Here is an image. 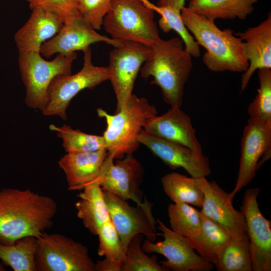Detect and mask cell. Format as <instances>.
Listing matches in <instances>:
<instances>
[{
	"instance_id": "cell-9",
	"label": "cell",
	"mask_w": 271,
	"mask_h": 271,
	"mask_svg": "<svg viewBox=\"0 0 271 271\" xmlns=\"http://www.w3.org/2000/svg\"><path fill=\"white\" fill-rule=\"evenodd\" d=\"M151 51V47L141 43L121 41L110 52L108 80L116 100L115 112L125 105L132 94L138 75Z\"/></svg>"
},
{
	"instance_id": "cell-35",
	"label": "cell",
	"mask_w": 271,
	"mask_h": 271,
	"mask_svg": "<svg viewBox=\"0 0 271 271\" xmlns=\"http://www.w3.org/2000/svg\"><path fill=\"white\" fill-rule=\"evenodd\" d=\"M112 0H77L80 14L96 30L102 26L104 18L108 13Z\"/></svg>"
},
{
	"instance_id": "cell-33",
	"label": "cell",
	"mask_w": 271,
	"mask_h": 271,
	"mask_svg": "<svg viewBox=\"0 0 271 271\" xmlns=\"http://www.w3.org/2000/svg\"><path fill=\"white\" fill-rule=\"evenodd\" d=\"M97 235L99 239L98 255L123 262L125 257V251L110 219L100 227Z\"/></svg>"
},
{
	"instance_id": "cell-25",
	"label": "cell",
	"mask_w": 271,
	"mask_h": 271,
	"mask_svg": "<svg viewBox=\"0 0 271 271\" xmlns=\"http://www.w3.org/2000/svg\"><path fill=\"white\" fill-rule=\"evenodd\" d=\"M171 229L185 237L194 249L201 230V214L192 205L173 203L168 207Z\"/></svg>"
},
{
	"instance_id": "cell-5",
	"label": "cell",
	"mask_w": 271,
	"mask_h": 271,
	"mask_svg": "<svg viewBox=\"0 0 271 271\" xmlns=\"http://www.w3.org/2000/svg\"><path fill=\"white\" fill-rule=\"evenodd\" d=\"M154 12L147 0H112L102 26L114 40L151 47L161 38Z\"/></svg>"
},
{
	"instance_id": "cell-11",
	"label": "cell",
	"mask_w": 271,
	"mask_h": 271,
	"mask_svg": "<svg viewBox=\"0 0 271 271\" xmlns=\"http://www.w3.org/2000/svg\"><path fill=\"white\" fill-rule=\"evenodd\" d=\"M114 158L107 155L97 178V182L102 190L111 192L123 200H131L137 205H143L144 194L140 186L143 181L144 171L132 154L126 155L115 162Z\"/></svg>"
},
{
	"instance_id": "cell-21",
	"label": "cell",
	"mask_w": 271,
	"mask_h": 271,
	"mask_svg": "<svg viewBox=\"0 0 271 271\" xmlns=\"http://www.w3.org/2000/svg\"><path fill=\"white\" fill-rule=\"evenodd\" d=\"M108 155L106 149L83 153H67L58 161L69 190H82L98 176Z\"/></svg>"
},
{
	"instance_id": "cell-3",
	"label": "cell",
	"mask_w": 271,
	"mask_h": 271,
	"mask_svg": "<svg viewBox=\"0 0 271 271\" xmlns=\"http://www.w3.org/2000/svg\"><path fill=\"white\" fill-rule=\"evenodd\" d=\"M151 48L140 70L142 77H152L151 83L160 87L165 102L171 106L181 107L185 85L193 67L192 56L180 37L160 38Z\"/></svg>"
},
{
	"instance_id": "cell-26",
	"label": "cell",
	"mask_w": 271,
	"mask_h": 271,
	"mask_svg": "<svg viewBox=\"0 0 271 271\" xmlns=\"http://www.w3.org/2000/svg\"><path fill=\"white\" fill-rule=\"evenodd\" d=\"M201 222L200 234L194 249L203 259L214 265L231 238L221 227L202 214Z\"/></svg>"
},
{
	"instance_id": "cell-12",
	"label": "cell",
	"mask_w": 271,
	"mask_h": 271,
	"mask_svg": "<svg viewBox=\"0 0 271 271\" xmlns=\"http://www.w3.org/2000/svg\"><path fill=\"white\" fill-rule=\"evenodd\" d=\"M103 192L110 220L125 252L131 239L138 234L144 235L152 241L156 240L157 222L152 213V204L148 201L143 205L132 206L111 192L103 190Z\"/></svg>"
},
{
	"instance_id": "cell-20",
	"label": "cell",
	"mask_w": 271,
	"mask_h": 271,
	"mask_svg": "<svg viewBox=\"0 0 271 271\" xmlns=\"http://www.w3.org/2000/svg\"><path fill=\"white\" fill-rule=\"evenodd\" d=\"M63 22L58 16L40 8L32 10L31 15L14 35L19 52H39L42 45L56 35Z\"/></svg>"
},
{
	"instance_id": "cell-29",
	"label": "cell",
	"mask_w": 271,
	"mask_h": 271,
	"mask_svg": "<svg viewBox=\"0 0 271 271\" xmlns=\"http://www.w3.org/2000/svg\"><path fill=\"white\" fill-rule=\"evenodd\" d=\"M214 266L218 271H252L249 240L231 239Z\"/></svg>"
},
{
	"instance_id": "cell-32",
	"label": "cell",
	"mask_w": 271,
	"mask_h": 271,
	"mask_svg": "<svg viewBox=\"0 0 271 271\" xmlns=\"http://www.w3.org/2000/svg\"><path fill=\"white\" fill-rule=\"evenodd\" d=\"M259 87L247 112L249 117L271 121V70H258Z\"/></svg>"
},
{
	"instance_id": "cell-38",
	"label": "cell",
	"mask_w": 271,
	"mask_h": 271,
	"mask_svg": "<svg viewBox=\"0 0 271 271\" xmlns=\"http://www.w3.org/2000/svg\"><path fill=\"white\" fill-rule=\"evenodd\" d=\"M6 269H5L4 264L0 262V271H5Z\"/></svg>"
},
{
	"instance_id": "cell-15",
	"label": "cell",
	"mask_w": 271,
	"mask_h": 271,
	"mask_svg": "<svg viewBox=\"0 0 271 271\" xmlns=\"http://www.w3.org/2000/svg\"><path fill=\"white\" fill-rule=\"evenodd\" d=\"M202 188L204 198L201 213L224 230L231 239L248 240L244 216L233 207L229 193L206 177L202 179Z\"/></svg>"
},
{
	"instance_id": "cell-16",
	"label": "cell",
	"mask_w": 271,
	"mask_h": 271,
	"mask_svg": "<svg viewBox=\"0 0 271 271\" xmlns=\"http://www.w3.org/2000/svg\"><path fill=\"white\" fill-rule=\"evenodd\" d=\"M138 141L172 169L182 168L194 178L206 177L211 173L209 159L203 153L156 137L144 129Z\"/></svg>"
},
{
	"instance_id": "cell-30",
	"label": "cell",
	"mask_w": 271,
	"mask_h": 271,
	"mask_svg": "<svg viewBox=\"0 0 271 271\" xmlns=\"http://www.w3.org/2000/svg\"><path fill=\"white\" fill-rule=\"evenodd\" d=\"M153 7L161 15L158 22L160 29L165 33L175 31L182 40L186 50L192 57H199L201 54L200 46L183 23L181 11L170 7H158L154 5Z\"/></svg>"
},
{
	"instance_id": "cell-23",
	"label": "cell",
	"mask_w": 271,
	"mask_h": 271,
	"mask_svg": "<svg viewBox=\"0 0 271 271\" xmlns=\"http://www.w3.org/2000/svg\"><path fill=\"white\" fill-rule=\"evenodd\" d=\"M259 0H191L188 8L209 19L245 20Z\"/></svg>"
},
{
	"instance_id": "cell-1",
	"label": "cell",
	"mask_w": 271,
	"mask_h": 271,
	"mask_svg": "<svg viewBox=\"0 0 271 271\" xmlns=\"http://www.w3.org/2000/svg\"><path fill=\"white\" fill-rule=\"evenodd\" d=\"M57 205L51 197L29 189L0 190V243H14L26 236H40L53 225Z\"/></svg>"
},
{
	"instance_id": "cell-8",
	"label": "cell",
	"mask_w": 271,
	"mask_h": 271,
	"mask_svg": "<svg viewBox=\"0 0 271 271\" xmlns=\"http://www.w3.org/2000/svg\"><path fill=\"white\" fill-rule=\"evenodd\" d=\"M37 271H95V262L82 243L59 233L37 238Z\"/></svg>"
},
{
	"instance_id": "cell-17",
	"label": "cell",
	"mask_w": 271,
	"mask_h": 271,
	"mask_svg": "<svg viewBox=\"0 0 271 271\" xmlns=\"http://www.w3.org/2000/svg\"><path fill=\"white\" fill-rule=\"evenodd\" d=\"M104 42L115 47L121 41L100 35L79 14L63 23L59 32L41 46L40 54L49 58L55 54H70L84 51L90 45Z\"/></svg>"
},
{
	"instance_id": "cell-28",
	"label": "cell",
	"mask_w": 271,
	"mask_h": 271,
	"mask_svg": "<svg viewBox=\"0 0 271 271\" xmlns=\"http://www.w3.org/2000/svg\"><path fill=\"white\" fill-rule=\"evenodd\" d=\"M49 129L55 131L57 137L62 140V146L66 153L90 152L106 149L102 136L86 133L66 124L59 126L51 124Z\"/></svg>"
},
{
	"instance_id": "cell-27",
	"label": "cell",
	"mask_w": 271,
	"mask_h": 271,
	"mask_svg": "<svg viewBox=\"0 0 271 271\" xmlns=\"http://www.w3.org/2000/svg\"><path fill=\"white\" fill-rule=\"evenodd\" d=\"M37 238L23 237L14 243H0V260L14 271H37L35 254Z\"/></svg>"
},
{
	"instance_id": "cell-10",
	"label": "cell",
	"mask_w": 271,
	"mask_h": 271,
	"mask_svg": "<svg viewBox=\"0 0 271 271\" xmlns=\"http://www.w3.org/2000/svg\"><path fill=\"white\" fill-rule=\"evenodd\" d=\"M270 154L271 121L249 117L241 138L237 179L233 191L229 193L232 200L253 180L256 171L270 158Z\"/></svg>"
},
{
	"instance_id": "cell-24",
	"label": "cell",
	"mask_w": 271,
	"mask_h": 271,
	"mask_svg": "<svg viewBox=\"0 0 271 271\" xmlns=\"http://www.w3.org/2000/svg\"><path fill=\"white\" fill-rule=\"evenodd\" d=\"M202 178L172 172L165 175L161 183L165 193L173 203H185L201 208L204 198Z\"/></svg>"
},
{
	"instance_id": "cell-6",
	"label": "cell",
	"mask_w": 271,
	"mask_h": 271,
	"mask_svg": "<svg viewBox=\"0 0 271 271\" xmlns=\"http://www.w3.org/2000/svg\"><path fill=\"white\" fill-rule=\"evenodd\" d=\"M76 53L58 54L51 61L39 52H19L18 63L26 88L25 102L30 108L42 111L48 103V89L52 81L60 75L71 74Z\"/></svg>"
},
{
	"instance_id": "cell-7",
	"label": "cell",
	"mask_w": 271,
	"mask_h": 271,
	"mask_svg": "<svg viewBox=\"0 0 271 271\" xmlns=\"http://www.w3.org/2000/svg\"><path fill=\"white\" fill-rule=\"evenodd\" d=\"M83 64L74 74L60 75L52 81L48 89V103L42 111L45 116H58L65 120L72 99L85 89H92L108 80V67L94 65L91 48L83 52Z\"/></svg>"
},
{
	"instance_id": "cell-37",
	"label": "cell",
	"mask_w": 271,
	"mask_h": 271,
	"mask_svg": "<svg viewBox=\"0 0 271 271\" xmlns=\"http://www.w3.org/2000/svg\"><path fill=\"white\" fill-rule=\"evenodd\" d=\"M186 0H159L158 7H170L181 11L185 7Z\"/></svg>"
},
{
	"instance_id": "cell-13",
	"label": "cell",
	"mask_w": 271,
	"mask_h": 271,
	"mask_svg": "<svg viewBox=\"0 0 271 271\" xmlns=\"http://www.w3.org/2000/svg\"><path fill=\"white\" fill-rule=\"evenodd\" d=\"M158 228L164 239L154 243L148 239L142 243L143 250L147 253H156L166 260L160 263L167 270L173 271H210L214 265L203 259L195 251L188 240L168 228L158 219Z\"/></svg>"
},
{
	"instance_id": "cell-14",
	"label": "cell",
	"mask_w": 271,
	"mask_h": 271,
	"mask_svg": "<svg viewBox=\"0 0 271 271\" xmlns=\"http://www.w3.org/2000/svg\"><path fill=\"white\" fill-rule=\"evenodd\" d=\"M260 190L247 189L241 212L246 223L253 271L271 270V221L262 214L257 201Z\"/></svg>"
},
{
	"instance_id": "cell-36",
	"label": "cell",
	"mask_w": 271,
	"mask_h": 271,
	"mask_svg": "<svg viewBox=\"0 0 271 271\" xmlns=\"http://www.w3.org/2000/svg\"><path fill=\"white\" fill-rule=\"evenodd\" d=\"M122 262L105 258L95 262V271H121Z\"/></svg>"
},
{
	"instance_id": "cell-18",
	"label": "cell",
	"mask_w": 271,
	"mask_h": 271,
	"mask_svg": "<svg viewBox=\"0 0 271 271\" xmlns=\"http://www.w3.org/2000/svg\"><path fill=\"white\" fill-rule=\"evenodd\" d=\"M143 129L156 137L202 153L191 119L181 107L171 106L163 114L153 116L146 122Z\"/></svg>"
},
{
	"instance_id": "cell-19",
	"label": "cell",
	"mask_w": 271,
	"mask_h": 271,
	"mask_svg": "<svg viewBox=\"0 0 271 271\" xmlns=\"http://www.w3.org/2000/svg\"><path fill=\"white\" fill-rule=\"evenodd\" d=\"M235 35L244 42V51L249 65L240 80V90L247 87L251 76L256 70L271 69V15L257 26L248 28Z\"/></svg>"
},
{
	"instance_id": "cell-34",
	"label": "cell",
	"mask_w": 271,
	"mask_h": 271,
	"mask_svg": "<svg viewBox=\"0 0 271 271\" xmlns=\"http://www.w3.org/2000/svg\"><path fill=\"white\" fill-rule=\"evenodd\" d=\"M33 10L40 8L60 17L63 23L80 14L77 8V0H27Z\"/></svg>"
},
{
	"instance_id": "cell-4",
	"label": "cell",
	"mask_w": 271,
	"mask_h": 271,
	"mask_svg": "<svg viewBox=\"0 0 271 271\" xmlns=\"http://www.w3.org/2000/svg\"><path fill=\"white\" fill-rule=\"evenodd\" d=\"M99 117L105 119L106 127L102 135L108 154L121 159L133 154L140 146L138 138L146 122L158 114L156 108L145 97L132 94L125 105L114 114L97 109Z\"/></svg>"
},
{
	"instance_id": "cell-22",
	"label": "cell",
	"mask_w": 271,
	"mask_h": 271,
	"mask_svg": "<svg viewBox=\"0 0 271 271\" xmlns=\"http://www.w3.org/2000/svg\"><path fill=\"white\" fill-rule=\"evenodd\" d=\"M82 190L75 204L77 215L84 227L91 234L97 235L100 227L110 219L103 190L95 182Z\"/></svg>"
},
{
	"instance_id": "cell-2",
	"label": "cell",
	"mask_w": 271,
	"mask_h": 271,
	"mask_svg": "<svg viewBox=\"0 0 271 271\" xmlns=\"http://www.w3.org/2000/svg\"><path fill=\"white\" fill-rule=\"evenodd\" d=\"M183 23L198 44L206 50L203 62L215 72H244L249 65L243 41L231 29H220L214 21L184 7L181 11Z\"/></svg>"
},
{
	"instance_id": "cell-31",
	"label": "cell",
	"mask_w": 271,
	"mask_h": 271,
	"mask_svg": "<svg viewBox=\"0 0 271 271\" xmlns=\"http://www.w3.org/2000/svg\"><path fill=\"white\" fill-rule=\"evenodd\" d=\"M143 235L138 234L129 242L121 271H167L157 262L155 255H147L142 248Z\"/></svg>"
}]
</instances>
